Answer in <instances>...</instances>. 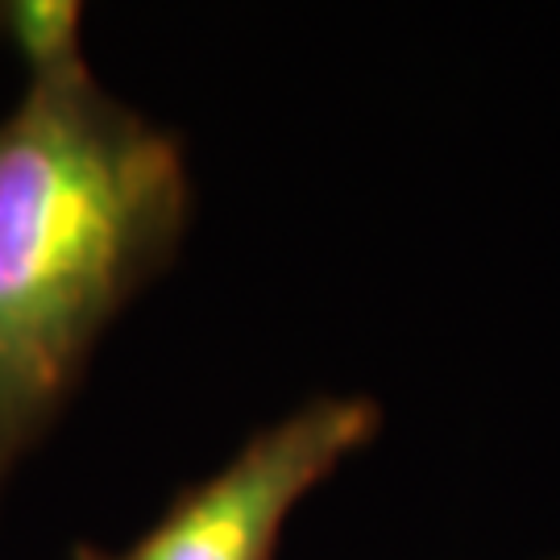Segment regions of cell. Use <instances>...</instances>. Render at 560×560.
<instances>
[{
	"mask_svg": "<svg viewBox=\"0 0 560 560\" xmlns=\"http://www.w3.org/2000/svg\"><path fill=\"white\" fill-rule=\"evenodd\" d=\"M80 21V4H0L30 71L0 120V490L196 212L183 138L104 92Z\"/></svg>",
	"mask_w": 560,
	"mask_h": 560,
	"instance_id": "6da1fadb",
	"label": "cell"
},
{
	"mask_svg": "<svg viewBox=\"0 0 560 560\" xmlns=\"http://www.w3.org/2000/svg\"><path fill=\"white\" fill-rule=\"evenodd\" d=\"M365 395H320L254 432L217 474L175 490L159 520L120 552L80 544L71 560H279L282 527L316 486L378 436Z\"/></svg>",
	"mask_w": 560,
	"mask_h": 560,
	"instance_id": "7a4b0ae2",
	"label": "cell"
}]
</instances>
